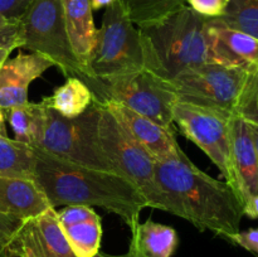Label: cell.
Returning <instances> with one entry per match:
<instances>
[{
	"mask_svg": "<svg viewBox=\"0 0 258 257\" xmlns=\"http://www.w3.org/2000/svg\"><path fill=\"white\" fill-rule=\"evenodd\" d=\"M93 257H125V256H123V254H121V256H113V254H107V253H103V252L98 251Z\"/></svg>",
	"mask_w": 258,
	"mask_h": 257,
	"instance_id": "74e56055",
	"label": "cell"
},
{
	"mask_svg": "<svg viewBox=\"0 0 258 257\" xmlns=\"http://www.w3.org/2000/svg\"><path fill=\"white\" fill-rule=\"evenodd\" d=\"M218 19L258 39V0H229L226 13Z\"/></svg>",
	"mask_w": 258,
	"mask_h": 257,
	"instance_id": "cb8c5ba5",
	"label": "cell"
},
{
	"mask_svg": "<svg viewBox=\"0 0 258 257\" xmlns=\"http://www.w3.org/2000/svg\"><path fill=\"white\" fill-rule=\"evenodd\" d=\"M22 47L44 55L66 77H77L103 101V82L86 75L68 40L62 0H34L20 18Z\"/></svg>",
	"mask_w": 258,
	"mask_h": 257,
	"instance_id": "277c9868",
	"label": "cell"
},
{
	"mask_svg": "<svg viewBox=\"0 0 258 257\" xmlns=\"http://www.w3.org/2000/svg\"><path fill=\"white\" fill-rule=\"evenodd\" d=\"M102 82L103 101H117L164 127L173 128V108L178 96L170 81L144 67Z\"/></svg>",
	"mask_w": 258,
	"mask_h": 257,
	"instance_id": "9c48e42d",
	"label": "cell"
},
{
	"mask_svg": "<svg viewBox=\"0 0 258 257\" xmlns=\"http://www.w3.org/2000/svg\"><path fill=\"white\" fill-rule=\"evenodd\" d=\"M155 184L156 209L227 239L239 231L243 206L236 191L194 165L184 151L174 159L155 160Z\"/></svg>",
	"mask_w": 258,
	"mask_h": 257,
	"instance_id": "6da1fadb",
	"label": "cell"
},
{
	"mask_svg": "<svg viewBox=\"0 0 258 257\" xmlns=\"http://www.w3.org/2000/svg\"><path fill=\"white\" fill-rule=\"evenodd\" d=\"M190 9L204 18H221L226 13L229 0H185Z\"/></svg>",
	"mask_w": 258,
	"mask_h": 257,
	"instance_id": "484cf974",
	"label": "cell"
},
{
	"mask_svg": "<svg viewBox=\"0 0 258 257\" xmlns=\"http://www.w3.org/2000/svg\"><path fill=\"white\" fill-rule=\"evenodd\" d=\"M228 239L258 256V228L238 231L237 233L232 234Z\"/></svg>",
	"mask_w": 258,
	"mask_h": 257,
	"instance_id": "83f0119b",
	"label": "cell"
},
{
	"mask_svg": "<svg viewBox=\"0 0 258 257\" xmlns=\"http://www.w3.org/2000/svg\"><path fill=\"white\" fill-rule=\"evenodd\" d=\"M95 95L82 80L67 77L63 85L58 86L52 96L47 97L48 103L66 118H75L85 113L92 105Z\"/></svg>",
	"mask_w": 258,
	"mask_h": 257,
	"instance_id": "44dd1931",
	"label": "cell"
},
{
	"mask_svg": "<svg viewBox=\"0 0 258 257\" xmlns=\"http://www.w3.org/2000/svg\"><path fill=\"white\" fill-rule=\"evenodd\" d=\"M14 22H18V20H10V19H8V18H5L4 15L0 14V30H2L3 28L8 27V25L12 24V23H14Z\"/></svg>",
	"mask_w": 258,
	"mask_h": 257,
	"instance_id": "d590c367",
	"label": "cell"
},
{
	"mask_svg": "<svg viewBox=\"0 0 258 257\" xmlns=\"http://www.w3.org/2000/svg\"><path fill=\"white\" fill-rule=\"evenodd\" d=\"M231 163L234 191L244 206L251 197L258 196V161L249 125L233 115L231 123Z\"/></svg>",
	"mask_w": 258,
	"mask_h": 257,
	"instance_id": "9a60e30c",
	"label": "cell"
},
{
	"mask_svg": "<svg viewBox=\"0 0 258 257\" xmlns=\"http://www.w3.org/2000/svg\"><path fill=\"white\" fill-rule=\"evenodd\" d=\"M92 10H100L102 8H107L112 4L115 0H90Z\"/></svg>",
	"mask_w": 258,
	"mask_h": 257,
	"instance_id": "1f68e13d",
	"label": "cell"
},
{
	"mask_svg": "<svg viewBox=\"0 0 258 257\" xmlns=\"http://www.w3.org/2000/svg\"><path fill=\"white\" fill-rule=\"evenodd\" d=\"M14 50V48L12 47H8V48H0V68H2V66L4 65L5 60L9 58L10 53Z\"/></svg>",
	"mask_w": 258,
	"mask_h": 257,
	"instance_id": "836d02e7",
	"label": "cell"
},
{
	"mask_svg": "<svg viewBox=\"0 0 258 257\" xmlns=\"http://www.w3.org/2000/svg\"><path fill=\"white\" fill-rule=\"evenodd\" d=\"M232 117V112L183 101H176L173 108V123L179 133L207 154L234 190L231 163Z\"/></svg>",
	"mask_w": 258,
	"mask_h": 257,
	"instance_id": "ba28073f",
	"label": "cell"
},
{
	"mask_svg": "<svg viewBox=\"0 0 258 257\" xmlns=\"http://www.w3.org/2000/svg\"><path fill=\"white\" fill-rule=\"evenodd\" d=\"M97 111L98 102L95 98L85 113L66 118L47 101V122L38 148L77 165L120 174L98 144Z\"/></svg>",
	"mask_w": 258,
	"mask_h": 257,
	"instance_id": "8992f818",
	"label": "cell"
},
{
	"mask_svg": "<svg viewBox=\"0 0 258 257\" xmlns=\"http://www.w3.org/2000/svg\"><path fill=\"white\" fill-rule=\"evenodd\" d=\"M34 0H0V14L10 20H20Z\"/></svg>",
	"mask_w": 258,
	"mask_h": 257,
	"instance_id": "4316f807",
	"label": "cell"
},
{
	"mask_svg": "<svg viewBox=\"0 0 258 257\" xmlns=\"http://www.w3.org/2000/svg\"><path fill=\"white\" fill-rule=\"evenodd\" d=\"M146 67L140 29L128 19L118 0L106 8L97 29L90 73L100 81Z\"/></svg>",
	"mask_w": 258,
	"mask_h": 257,
	"instance_id": "5b68a950",
	"label": "cell"
},
{
	"mask_svg": "<svg viewBox=\"0 0 258 257\" xmlns=\"http://www.w3.org/2000/svg\"><path fill=\"white\" fill-rule=\"evenodd\" d=\"M0 248L18 257H77L60 228L57 209L53 207L23 219Z\"/></svg>",
	"mask_w": 258,
	"mask_h": 257,
	"instance_id": "8fae6325",
	"label": "cell"
},
{
	"mask_svg": "<svg viewBox=\"0 0 258 257\" xmlns=\"http://www.w3.org/2000/svg\"><path fill=\"white\" fill-rule=\"evenodd\" d=\"M100 102L122 125L131 138L155 160L174 159L183 153L176 141L173 128L164 127L160 123L135 112L117 101L108 98Z\"/></svg>",
	"mask_w": 258,
	"mask_h": 257,
	"instance_id": "7c38bea8",
	"label": "cell"
},
{
	"mask_svg": "<svg viewBox=\"0 0 258 257\" xmlns=\"http://www.w3.org/2000/svg\"><path fill=\"white\" fill-rule=\"evenodd\" d=\"M249 73L238 67L206 63L183 71L170 82L178 101L233 113Z\"/></svg>",
	"mask_w": 258,
	"mask_h": 257,
	"instance_id": "30bf717a",
	"label": "cell"
},
{
	"mask_svg": "<svg viewBox=\"0 0 258 257\" xmlns=\"http://www.w3.org/2000/svg\"><path fill=\"white\" fill-rule=\"evenodd\" d=\"M0 138H8L7 128H5V118L2 108H0Z\"/></svg>",
	"mask_w": 258,
	"mask_h": 257,
	"instance_id": "e575fe53",
	"label": "cell"
},
{
	"mask_svg": "<svg viewBox=\"0 0 258 257\" xmlns=\"http://www.w3.org/2000/svg\"><path fill=\"white\" fill-rule=\"evenodd\" d=\"M54 67L52 60L39 53H19L8 58L0 68V108L9 110L28 102V88L48 68Z\"/></svg>",
	"mask_w": 258,
	"mask_h": 257,
	"instance_id": "5bb4252c",
	"label": "cell"
},
{
	"mask_svg": "<svg viewBox=\"0 0 258 257\" xmlns=\"http://www.w3.org/2000/svg\"><path fill=\"white\" fill-rule=\"evenodd\" d=\"M243 216L249 218H258V196H253L244 203L243 206Z\"/></svg>",
	"mask_w": 258,
	"mask_h": 257,
	"instance_id": "4dcf8cb0",
	"label": "cell"
},
{
	"mask_svg": "<svg viewBox=\"0 0 258 257\" xmlns=\"http://www.w3.org/2000/svg\"><path fill=\"white\" fill-rule=\"evenodd\" d=\"M128 19L138 28L161 22L185 4V0H118Z\"/></svg>",
	"mask_w": 258,
	"mask_h": 257,
	"instance_id": "603a6c76",
	"label": "cell"
},
{
	"mask_svg": "<svg viewBox=\"0 0 258 257\" xmlns=\"http://www.w3.org/2000/svg\"><path fill=\"white\" fill-rule=\"evenodd\" d=\"M247 123H248V122H247ZM248 125H249V128H251L252 140H253L254 150H256L257 161H258V125H252V123H248Z\"/></svg>",
	"mask_w": 258,
	"mask_h": 257,
	"instance_id": "d6a6232c",
	"label": "cell"
},
{
	"mask_svg": "<svg viewBox=\"0 0 258 257\" xmlns=\"http://www.w3.org/2000/svg\"><path fill=\"white\" fill-rule=\"evenodd\" d=\"M34 154V181L53 208L59 206L101 207L117 214L133 229L140 213L148 207L138 188L125 176L86 168L32 148Z\"/></svg>",
	"mask_w": 258,
	"mask_h": 257,
	"instance_id": "7a4b0ae2",
	"label": "cell"
},
{
	"mask_svg": "<svg viewBox=\"0 0 258 257\" xmlns=\"http://www.w3.org/2000/svg\"><path fill=\"white\" fill-rule=\"evenodd\" d=\"M20 48L22 38H20V24L18 22L12 23L8 27L0 30V48Z\"/></svg>",
	"mask_w": 258,
	"mask_h": 257,
	"instance_id": "f1b7e54d",
	"label": "cell"
},
{
	"mask_svg": "<svg viewBox=\"0 0 258 257\" xmlns=\"http://www.w3.org/2000/svg\"><path fill=\"white\" fill-rule=\"evenodd\" d=\"M59 226L77 257H93L101 247V217L87 206H64L57 211Z\"/></svg>",
	"mask_w": 258,
	"mask_h": 257,
	"instance_id": "2e32d148",
	"label": "cell"
},
{
	"mask_svg": "<svg viewBox=\"0 0 258 257\" xmlns=\"http://www.w3.org/2000/svg\"><path fill=\"white\" fill-rule=\"evenodd\" d=\"M233 115L252 125H258V70L248 75Z\"/></svg>",
	"mask_w": 258,
	"mask_h": 257,
	"instance_id": "d4e9b609",
	"label": "cell"
},
{
	"mask_svg": "<svg viewBox=\"0 0 258 257\" xmlns=\"http://www.w3.org/2000/svg\"><path fill=\"white\" fill-rule=\"evenodd\" d=\"M64 24L73 53L86 75L90 73V62L96 45L97 28L95 27L90 0H62Z\"/></svg>",
	"mask_w": 258,
	"mask_h": 257,
	"instance_id": "e0dca14e",
	"label": "cell"
},
{
	"mask_svg": "<svg viewBox=\"0 0 258 257\" xmlns=\"http://www.w3.org/2000/svg\"><path fill=\"white\" fill-rule=\"evenodd\" d=\"M97 140L101 149L116 170L140 190L148 207L156 209L155 159L131 138L100 101L97 100Z\"/></svg>",
	"mask_w": 258,
	"mask_h": 257,
	"instance_id": "52a82bcc",
	"label": "cell"
},
{
	"mask_svg": "<svg viewBox=\"0 0 258 257\" xmlns=\"http://www.w3.org/2000/svg\"><path fill=\"white\" fill-rule=\"evenodd\" d=\"M130 247L125 257H171L179 244L175 229L148 219L131 229Z\"/></svg>",
	"mask_w": 258,
	"mask_h": 257,
	"instance_id": "d6986e66",
	"label": "cell"
},
{
	"mask_svg": "<svg viewBox=\"0 0 258 257\" xmlns=\"http://www.w3.org/2000/svg\"><path fill=\"white\" fill-rule=\"evenodd\" d=\"M22 219L0 213V247L4 246L9 237L20 226Z\"/></svg>",
	"mask_w": 258,
	"mask_h": 257,
	"instance_id": "f546056e",
	"label": "cell"
},
{
	"mask_svg": "<svg viewBox=\"0 0 258 257\" xmlns=\"http://www.w3.org/2000/svg\"><path fill=\"white\" fill-rule=\"evenodd\" d=\"M208 19L184 5L161 22L139 28L146 67L171 81L183 71L211 63Z\"/></svg>",
	"mask_w": 258,
	"mask_h": 257,
	"instance_id": "3957f363",
	"label": "cell"
},
{
	"mask_svg": "<svg viewBox=\"0 0 258 257\" xmlns=\"http://www.w3.org/2000/svg\"><path fill=\"white\" fill-rule=\"evenodd\" d=\"M4 118L8 120L14 140L25 144L30 148H38L44 134L47 122V101L25 102L3 111Z\"/></svg>",
	"mask_w": 258,
	"mask_h": 257,
	"instance_id": "ffe728a7",
	"label": "cell"
},
{
	"mask_svg": "<svg viewBox=\"0 0 258 257\" xmlns=\"http://www.w3.org/2000/svg\"><path fill=\"white\" fill-rule=\"evenodd\" d=\"M0 257H18V256H15V254L10 253V252H8L7 249L0 248Z\"/></svg>",
	"mask_w": 258,
	"mask_h": 257,
	"instance_id": "8d00e7d4",
	"label": "cell"
},
{
	"mask_svg": "<svg viewBox=\"0 0 258 257\" xmlns=\"http://www.w3.org/2000/svg\"><path fill=\"white\" fill-rule=\"evenodd\" d=\"M211 63L227 67H238L248 72L258 70V39L232 29L218 18L207 23Z\"/></svg>",
	"mask_w": 258,
	"mask_h": 257,
	"instance_id": "4fadbf2b",
	"label": "cell"
},
{
	"mask_svg": "<svg viewBox=\"0 0 258 257\" xmlns=\"http://www.w3.org/2000/svg\"><path fill=\"white\" fill-rule=\"evenodd\" d=\"M33 149L14 139L0 138V175L34 180Z\"/></svg>",
	"mask_w": 258,
	"mask_h": 257,
	"instance_id": "7402d4cb",
	"label": "cell"
},
{
	"mask_svg": "<svg viewBox=\"0 0 258 257\" xmlns=\"http://www.w3.org/2000/svg\"><path fill=\"white\" fill-rule=\"evenodd\" d=\"M47 197L33 179L0 175V213L27 219L50 208Z\"/></svg>",
	"mask_w": 258,
	"mask_h": 257,
	"instance_id": "ac0fdd59",
	"label": "cell"
}]
</instances>
